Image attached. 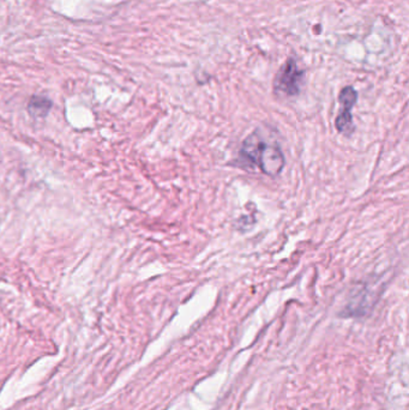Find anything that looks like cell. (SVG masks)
I'll list each match as a JSON object with an SVG mask.
<instances>
[{
  "label": "cell",
  "instance_id": "obj_1",
  "mask_svg": "<svg viewBox=\"0 0 409 410\" xmlns=\"http://www.w3.org/2000/svg\"><path fill=\"white\" fill-rule=\"evenodd\" d=\"M240 156L248 161L251 165L258 167L269 177H275L281 173L285 167V156L276 143H270L265 137L253 132L244 140L240 150Z\"/></svg>",
  "mask_w": 409,
  "mask_h": 410
},
{
  "label": "cell",
  "instance_id": "obj_2",
  "mask_svg": "<svg viewBox=\"0 0 409 410\" xmlns=\"http://www.w3.org/2000/svg\"><path fill=\"white\" fill-rule=\"evenodd\" d=\"M304 75V70L299 68L298 64L293 58H290L275 77V90L278 93L285 94L287 96L298 95L303 85Z\"/></svg>",
  "mask_w": 409,
  "mask_h": 410
},
{
  "label": "cell",
  "instance_id": "obj_3",
  "mask_svg": "<svg viewBox=\"0 0 409 410\" xmlns=\"http://www.w3.org/2000/svg\"><path fill=\"white\" fill-rule=\"evenodd\" d=\"M358 93L353 87H345L340 93V102L342 110L335 120V126L337 131L345 136H350L354 132L353 115L352 108L357 103Z\"/></svg>",
  "mask_w": 409,
  "mask_h": 410
},
{
  "label": "cell",
  "instance_id": "obj_4",
  "mask_svg": "<svg viewBox=\"0 0 409 410\" xmlns=\"http://www.w3.org/2000/svg\"><path fill=\"white\" fill-rule=\"evenodd\" d=\"M52 108V101L43 95H34L28 102V112L33 118L47 117Z\"/></svg>",
  "mask_w": 409,
  "mask_h": 410
}]
</instances>
